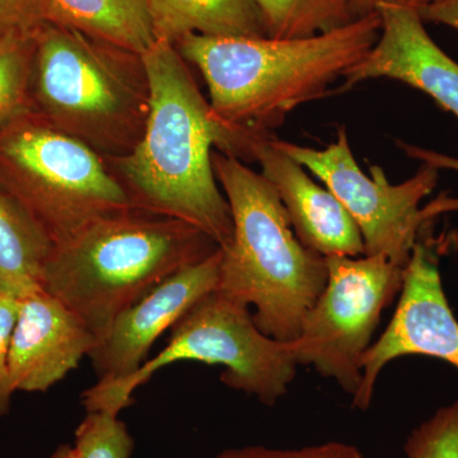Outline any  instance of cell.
Wrapping results in <instances>:
<instances>
[{
    "instance_id": "6da1fadb",
    "label": "cell",
    "mask_w": 458,
    "mask_h": 458,
    "mask_svg": "<svg viewBox=\"0 0 458 458\" xmlns=\"http://www.w3.org/2000/svg\"><path fill=\"white\" fill-rule=\"evenodd\" d=\"M141 56L150 90L146 131L131 155L106 162L134 207L189 223L227 249L233 222L213 152L249 161L251 131L214 114L174 44L156 40Z\"/></svg>"
},
{
    "instance_id": "7a4b0ae2",
    "label": "cell",
    "mask_w": 458,
    "mask_h": 458,
    "mask_svg": "<svg viewBox=\"0 0 458 458\" xmlns=\"http://www.w3.org/2000/svg\"><path fill=\"white\" fill-rule=\"evenodd\" d=\"M378 11L303 38L189 35L174 47L197 66L210 107L227 125L269 131L295 108L330 95L331 84L375 47Z\"/></svg>"
},
{
    "instance_id": "3957f363",
    "label": "cell",
    "mask_w": 458,
    "mask_h": 458,
    "mask_svg": "<svg viewBox=\"0 0 458 458\" xmlns=\"http://www.w3.org/2000/svg\"><path fill=\"white\" fill-rule=\"evenodd\" d=\"M218 250L194 225L134 207L101 216L54 246L41 288L98 340L120 313Z\"/></svg>"
},
{
    "instance_id": "277c9868",
    "label": "cell",
    "mask_w": 458,
    "mask_h": 458,
    "mask_svg": "<svg viewBox=\"0 0 458 458\" xmlns=\"http://www.w3.org/2000/svg\"><path fill=\"white\" fill-rule=\"evenodd\" d=\"M216 181L227 199L233 234L222 261L216 291L254 306L265 335L292 343L327 283V258L295 236L276 189L233 156L213 152Z\"/></svg>"
},
{
    "instance_id": "5b68a950",
    "label": "cell",
    "mask_w": 458,
    "mask_h": 458,
    "mask_svg": "<svg viewBox=\"0 0 458 458\" xmlns=\"http://www.w3.org/2000/svg\"><path fill=\"white\" fill-rule=\"evenodd\" d=\"M150 107L141 54L50 22L35 31L30 108L105 161L131 155Z\"/></svg>"
},
{
    "instance_id": "8992f818",
    "label": "cell",
    "mask_w": 458,
    "mask_h": 458,
    "mask_svg": "<svg viewBox=\"0 0 458 458\" xmlns=\"http://www.w3.org/2000/svg\"><path fill=\"white\" fill-rule=\"evenodd\" d=\"M0 189L54 246L101 216L134 208L98 153L30 107L0 123Z\"/></svg>"
},
{
    "instance_id": "52a82bcc",
    "label": "cell",
    "mask_w": 458,
    "mask_h": 458,
    "mask_svg": "<svg viewBox=\"0 0 458 458\" xmlns=\"http://www.w3.org/2000/svg\"><path fill=\"white\" fill-rule=\"evenodd\" d=\"M179 361L225 367L223 384L274 406L288 391L297 373L291 343L265 335L256 327L250 307L213 291L205 295L170 330L164 349L128 378L98 382L82 394L87 412L120 415L132 394L158 370Z\"/></svg>"
},
{
    "instance_id": "ba28073f",
    "label": "cell",
    "mask_w": 458,
    "mask_h": 458,
    "mask_svg": "<svg viewBox=\"0 0 458 458\" xmlns=\"http://www.w3.org/2000/svg\"><path fill=\"white\" fill-rule=\"evenodd\" d=\"M280 150L302 165L324 182L352 216L363 237L364 255H385L406 267L412 247L434 218L458 212V198L442 194L420 207L434 191L438 168L423 164L417 174L393 185L379 165H370V177L352 156L345 126L337 129L335 140L325 148L298 146L273 137Z\"/></svg>"
},
{
    "instance_id": "9c48e42d",
    "label": "cell",
    "mask_w": 458,
    "mask_h": 458,
    "mask_svg": "<svg viewBox=\"0 0 458 458\" xmlns=\"http://www.w3.org/2000/svg\"><path fill=\"white\" fill-rule=\"evenodd\" d=\"M327 283L291 343L298 366H311L354 396L361 360L382 311L400 293L405 267L387 256H328Z\"/></svg>"
},
{
    "instance_id": "30bf717a",
    "label": "cell",
    "mask_w": 458,
    "mask_h": 458,
    "mask_svg": "<svg viewBox=\"0 0 458 458\" xmlns=\"http://www.w3.org/2000/svg\"><path fill=\"white\" fill-rule=\"evenodd\" d=\"M421 234L403 271L394 318L361 360V382L352 408H369L379 373L397 358L424 355L458 369V321L443 289L439 252Z\"/></svg>"
},
{
    "instance_id": "8fae6325",
    "label": "cell",
    "mask_w": 458,
    "mask_h": 458,
    "mask_svg": "<svg viewBox=\"0 0 458 458\" xmlns=\"http://www.w3.org/2000/svg\"><path fill=\"white\" fill-rule=\"evenodd\" d=\"M222 251L165 279L114 319L89 358L98 382L128 378L149 360L159 336L170 331L219 282Z\"/></svg>"
},
{
    "instance_id": "7c38bea8",
    "label": "cell",
    "mask_w": 458,
    "mask_h": 458,
    "mask_svg": "<svg viewBox=\"0 0 458 458\" xmlns=\"http://www.w3.org/2000/svg\"><path fill=\"white\" fill-rule=\"evenodd\" d=\"M96 343L82 319L45 289L23 295L9 344L14 393H47L89 358Z\"/></svg>"
},
{
    "instance_id": "4fadbf2b",
    "label": "cell",
    "mask_w": 458,
    "mask_h": 458,
    "mask_svg": "<svg viewBox=\"0 0 458 458\" xmlns=\"http://www.w3.org/2000/svg\"><path fill=\"white\" fill-rule=\"evenodd\" d=\"M377 11L381 16L378 40L344 74L339 90L387 78L427 93L458 117V63L433 41L417 9L386 2Z\"/></svg>"
},
{
    "instance_id": "5bb4252c",
    "label": "cell",
    "mask_w": 458,
    "mask_h": 458,
    "mask_svg": "<svg viewBox=\"0 0 458 458\" xmlns=\"http://www.w3.org/2000/svg\"><path fill=\"white\" fill-rule=\"evenodd\" d=\"M249 161L258 162L262 176L276 189L304 247L324 258L364 256L360 227L339 199L280 150L267 131L250 132Z\"/></svg>"
},
{
    "instance_id": "9a60e30c",
    "label": "cell",
    "mask_w": 458,
    "mask_h": 458,
    "mask_svg": "<svg viewBox=\"0 0 458 458\" xmlns=\"http://www.w3.org/2000/svg\"><path fill=\"white\" fill-rule=\"evenodd\" d=\"M156 40L176 45L189 35L267 38L254 0H148Z\"/></svg>"
},
{
    "instance_id": "2e32d148",
    "label": "cell",
    "mask_w": 458,
    "mask_h": 458,
    "mask_svg": "<svg viewBox=\"0 0 458 458\" xmlns=\"http://www.w3.org/2000/svg\"><path fill=\"white\" fill-rule=\"evenodd\" d=\"M53 249L44 229L0 189V293L21 298L41 288Z\"/></svg>"
},
{
    "instance_id": "e0dca14e",
    "label": "cell",
    "mask_w": 458,
    "mask_h": 458,
    "mask_svg": "<svg viewBox=\"0 0 458 458\" xmlns=\"http://www.w3.org/2000/svg\"><path fill=\"white\" fill-rule=\"evenodd\" d=\"M55 23L132 53L144 54L156 42L148 0H50Z\"/></svg>"
},
{
    "instance_id": "ac0fdd59",
    "label": "cell",
    "mask_w": 458,
    "mask_h": 458,
    "mask_svg": "<svg viewBox=\"0 0 458 458\" xmlns=\"http://www.w3.org/2000/svg\"><path fill=\"white\" fill-rule=\"evenodd\" d=\"M270 38H310L358 20L346 0H254Z\"/></svg>"
},
{
    "instance_id": "d6986e66",
    "label": "cell",
    "mask_w": 458,
    "mask_h": 458,
    "mask_svg": "<svg viewBox=\"0 0 458 458\" xmlns=\"http://www.w3.org/2000/svg\"><path fill=\"white\" fill-rule=\"evenodd\" d=\"M35 32L0 36V123L30 107Z\"/></svg>"
},
{
    "instance_id": "ffe728a7",
    "label": "cell",
    "mask_w": 458,
    "mask_h": 458,
    "mask_svg": "<svg viewBox=\"0 0 458 458\" xmlns=\"http://www.w3.org/2000/svg\"><path fill=\"white\" fill-rule=\"evenodd\" d=\"M134 441L119 415L89 411L75 430L77 458H131Z\"/></svg>"
},
{
    "instance_id": "44dd1931",
    "label": "cell",
    "mask_w": 458,
    "mask_h": 458,
    "mask_svg": "<svg viewBox=\"0 0 458 458\" xmlns=\"http://www.w3.org/2000/svg\"><path fill=\"white\" fill-rule=\"evenodd\" d=\"M403 452L406 458H458V400L412 429Z\"/></svg>"
},
{
    "instance_id": "7402d4cb",
    "label": "cell",
    "mask_w": 458,
    "mask_h": 458,
    "mask_svg": "<svg viewBox=\"0 0 458 458\" xmlns=\"http://www.w3.org/2000/svg\"><path fill=\"white\" fill-rule=\"evenodd\" d=\"M50 22H55L50 0H0V36L35 32Z\"/></svg>"
},
{
    "instance_id": "603a6c76",
    "label": "cell",
    "mask_w": 458,
    "mask_h": 458,
    "mask_svg": "<svg viewBox=\"0 0 458 458\" xmlns=\"http://www.w3.org/2000/svg\"><path fill=\"white\" fill-rule=\"evenodd\" d=\"M214 458H366L360 448L343 442H327L300 450L251 445V447L229 448Z\"/></svg>"
},
{
    "instance_id": "cb8c5ba5",
    "label": "cell",
    "mask_w": 458,
    "mask_h": 458,
    "mask_svg": "<svg viewBox=\"0 0 458 458\" xmlns=\"http://www.w3.org/2000/svg\"><path fill=\"white\" fill-rule=\"evenodd\" d=\"M18 303L20 298L0 293V418L8 414L14 394L9 373V344L16 324Z\"/></svg>"
},
{
    "instance_id": "d4e9b609",
    "label": "cell",
    "mask_w": 458,
    "mask_h": 458,
    "mask_svg": "<svg viewBox=\"0 0 458 458\" xmlns=\"http://www.w3.org/2000/svg\"><path fill=\"white\" fill-rule=\"evenodd\" d=\"M424 22L438 23L458 32V0H445L417 9Z\"/></svg>"
},
{
    "instance_id": "484cf974",
    "label": "cell",
    "mask_w": 458,
    "mask_h": 458,
    "mask_svg": "<svg viewBox=\"0 0 458 458\" xmlns=\"http://www.w3.org/2000/svg\"><path fill=\"white\" fill-rule=\"evenodd\" d=\"M399 147L411 158L418 159L423 164L432 165L438 170H454L458 172V158L434 152V150L424 149V148L411 146V144L400 141Z\"/></svg>"
},
{
    "instance_id": "4316f807",
    "label": "cell",
    "mask_w": 458,
    "mask_h": 458,
    "mask_svg": "<svg viewBox=\"0 0 458 458\" xmlns=\"http://www.w3.org/2000/svg\"><path fill=\"white\" fill-rule=\"evenodd\" d=\"M349 7H351L352 13L358 18L367 16V14L377 12L382 3L388 2V0H346Z\"/></svg>"
},
{
    "instance_id": "83f0119b",
    "label": "cell",
    "mask_w": 458,
    "mask_h": 458,
    "mask_svg": "<svg viewBox=\"0 0 458 458\" xmlns=\"http://www.w3.org/2000/svg\"><path fill=\"white\" fill-rule=\"evenodd\" d=\"M388 2L394 3V4L405 5L410 8H423L427 5L436 4V3L445 2V0H388Z\"/></svg>"
},
{
    "instance_id": "f1b7e54d",
    "label": "cell",
    "mask_w": 458,
    "mask_h": 458,
    "mask_svg": "<svg viewBox=\"0 0 458 458\" xmlns=\"http://www.w3.org/2000/svg\"><path fill=\"white\" fill-rule=\"evenodd\" d=\"M50 458H77L75 456L74 447L71 445H63L53 454Z\"/></svg>"
}]
</instances>
